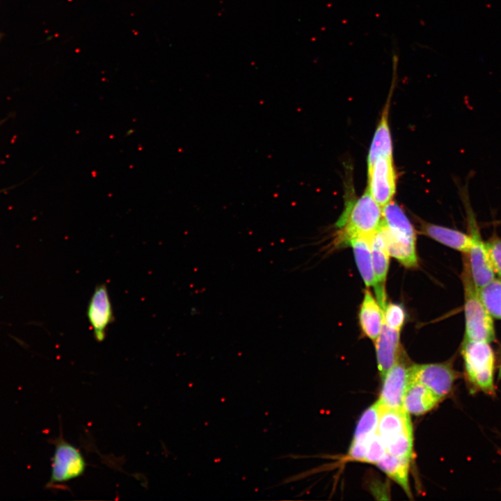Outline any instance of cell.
Listing matches in <instances>:
<instances>
[{"instance_id":"cell-1","label":"cell","mask_w":501,"mask_h":501,"mask_svg":"<svg viewBox=\"0 0 501 501\" xmlns=\"http://www.w3.org/2000/svg\"><path fill=\"white\" fill-rule=\"evenodd\" d=\"M383 223L382 207L373 199L367 189L351 202L336 223L337 231L335 246H347L357 237L372 238Z\"/></svg>"},{"instance_id":"cell-2","label":"cell","mask_w":501,"mask_h":501,"mask_svg":"<svg viewBox=\"0 0 501 501\" xmlns=\"http://www.w3.org/2000/svg\"><path fill=\"white\" fill-rule=\"evenodd\" d=\"M384 235L390 256L407 268L418 265L415 230L402 209L393 200L382 207Z\"/></svg>"},{"instance_id":"cell-3","label":"cell","mask_w":501,"mask_h":501,"mask_svg":"<svg viewBox=\"0 0 501 501\" xmlns=\"http://www.w3.org/2000/svg\"><path fill=\"white\" fill-rule=\"evenodd\" d=\"M462 282L464 289V313L466 320L465 340L491 342L495 340L492 316L482 303L463 253Z\"/></svg>"},{"instance_id":"cell-4","label":"cell","mask_w":501,"mask_h":501,"mask_svg":"<svg viewBox=\"0 0 501 501\" xmlns=\"http://www.w3.org/2000/svg\"><path fill=\"white\" fill-rule=\"evenodd\" d=\"M461 353L466 377L472 392L494 395L495 362L489 342L463 339Z\"/></svg>"},{"instance_id":"cell-5","label":"cell","mask_w":501,"mask_h":501,"mask_svg":"<svg viewBox=\"0 0 501 501\" xmlns=\"http://www.w3.org/2000/svg\"><path fill=\"white\" fill-rule=\"evenodd\" d=\"M462 200L467 213L472 244L467 255L472 280L479 289L495 278V272L491 264L484 241L480 236L475 216L470 203L467 188L461 190Z\"/></svg>"},{"instance_id":"cell-6","label":"cell","mask_w":501,"mask_h":501,"mask_svg":"<svg viewBox=\"0 0 501 501\" xmlns=\"http://www.w3.org/2000/svg\"><path fill=\"white\" fill-rule=\"evenodd\" d=\"M86 468L85 459L79 450L60 437L55 441L51 477L47 486L52 487L79 477Z\"/></svg>"},{"instance_id":"cell-7","label":"cell","mask_w":501,"mask_h":501,"mask_svg":"<svg viewBox=\"0 0 501 501\" xmlns=\"http://www.w3.org/2000/svg\"><path fill=\"white\" fill-rule=\"evenodd\" d=\"M457 377L450 363L415 365L409 367V380L422 383L440 400L451 392Z\"/></svg>"},{"instance_id":"cell-8","label":"cell","mask_w":501,"mask_h":501,"mask_svg":"<svg viewBox=\"0 0 501 501\" xmlns=\"http://www.w3.org/2000/svg\"><path fill=\"white\" fill-rule=\"evenodd\" d=\"M367 191L381 207L392 200L396 191V175L392 156L379 157L367 166Z\"/></svg>"},{"instance_id":"cell-9","label":"cell","mask_w":501,"mask_h":501,"mask_svg":"<svg viewBox=\"0 0 501 501\" xmlns=\"http://www.w3.org/2000/svg\"><path fill=\"white\" fill-rule=\"evenodd\" d=\"M377 401L381 407L403 408V399L409 381V368L397 362L385 374Z\"/></svg>"},{"instance_id":"cell-10","label":"cell","mask_w":501,"mask_h":501,"mask_svg":"<svg viewBox=\"0 0 501 501\" xmlns=\"http://www.w3.org/2000/svg\"><path fill=\"white\" fill-rule=\"evenodd\" d=\"M87 316L95 340L102 342L113 316L109 292L105 285L96 287L90 299Z\"/></svg>"},{"instance_id":"cell-11","label":"cell","mask_w":501,"mask_h":501,"mask_svg":"<svg viewBox=\"0 0 501 501\" xmlns=\"http://www.w3.org/2000/svg\"><path fill=\"white\" fill-rule=\"evenodd\" d=\"M370 244L373 269L376 280L374 292L376 300L384 308L386 304L385 283L389 268L390 255L381 227L372 237Z\"/></svg>"},{"instance_id":"cell-12","label":"cell","mask_w":501,"mask_h":501,"mask_svg":"<svg viewBox=\"0 0 501 501\" xmlns=\"http://www.w3.org/2000/svg\"><path fill=\"white\" fill-rule=\"evenodd\" d=\"M378 369L381 377L398 362L400 351V331L385 324L374 340Z\"/></svg>"},{"instance_id":"cell-13","label":"cell","mask_w":501,"mask_h":501,"mask_svg":"<svg viewBox=\"0 0 501 501\" xmlns=\"http://www.w3.org/2000/svg\"><path fill=\"white\" fill-rule=\"evenodd\" d=\"M380 408L377 433L385 444L404 434L413 433L409 413L403 408Z\"/></svg>"},{"instance_id":"cell-14","label":"cell","mask_w":501,"mask_h":501,"mask_svg":"<svg viewBox=\"0 0 501 501\" xmlns=\"http://www.w3.org/2000/svg\"><path fill=\"white\" fill-rule=\"evenodd\" d=\"M358 318L363 333L374 341L384 325V314L383 308L369 290L365 291Z\"/></svg>"},{"instance_id":"cell-15","label":"cell","mask_w":501,"mask_h":501,"mask_svg":"<svg viewBox=\"0 0 501 501\" xmlns=\"http://www.w3.org/2000/svg\"><path fill=\"white\" fill-rule=\"evenodd\" d=\"M440 401L424 385L416 381L409 380L402 406L407 413L420 415L433 409Z\"/></svg>"},{"instance_id":"cell-16","label":"cell","mask_w":501,"mask_h":501,"mask_svg":"<svg viewBox=\"0 0 501 501\" xmlns=\"http://www.w3.org/2000/svg\"><path fill=\"white\" fill-rule=\"evenodd\" d=\"M420 230L430 238L462 253H468L472 244L470 234L455 229L422 222Z\"/></svg>"},{"instance_id":"cell-17","label":"cell","mask_w":501,"mask_h":501,"mask_svg":"<svg viewBox=\"0 0 501 501\" xmlns=\"http://www.w3.org/2000/svg\"><path fill=\"white\" fill-rule=\"evenodd\" d=\"M370 239L357 237L349 241L348 245L352 247L357 267L367 287H376L372 253Z\"/></svg>"},{"instance_id":"cell-18","label":"cell","mask_w":501,"mask_h":501,"mask_svg":"<svg viewBox=\"0 0 501 501\" xmlns=\"http://www.w3.org/2000/svg\"><path fill=\"white\" fill-rule=\"evenodd\" d=\"M392 156V139L388 124V106H385L374 132L369 150L367 166L379 157Z\"/></svg>"},{"instance_id":"cell-19","label":"cell","mask_w":501,"mask_h":501,"mask_svg":"<svg viewBox=\"0 0 501 501\" xmlns=\"http://www.w3.org/2000/svg\"><path fill=\"white\" fill-rule=\"evenodd\" d=\"M411 459L409 457L395 456L387 452L376 463L390 479L397 483L408 495H411L408 484Z\"/></svg>"},{"instance_id":"cell-20","label":"cell","mask_w":501,"mask_h":501,"mask_svg":"<svg viewBox=\"0 0 501 501\" xmlns=\"http://www.w3.org/2000/svg\"><path fill=\"white\" fill-rule=\"evenodd\" d=\"M479 297L492 316L501 319V278H494L478 289Z\"/></svg>"},{"instance_id":"cell-21","label":"cell","mask_w":501,"mask_h":501,"mask_svg":"<svg viewBox=\"0 0 501 501\" xmlns=\"http://www.w3.org/2000/svg\"><path fill=\"white\" fill-rule=\"evenodd\" d=\"M380 411V406L376 401L363 412L358 422L353 440H367L377 431Z\"/></svg>"},{"instance_id":"cell-22","label":"cell","mask_w":501,"mask_h":501,"mask_svg":"<svg viewBox=\"0 0 501 501\" xmlns=\"http://www.w3.org/2000/svg\"><path fill=\"white\" fill-rule=\"evenodd\" d=\"M387 452L398 456L412 457L413 433L404 434L385 443Z\"/></svg>"},{"instance_id":"cell-23","label":"cell","mask_w":501,"mask_h":501,"mask_svg":"<svg viewBox=\"0 0 501 501\" xmlns=\"http://www.w3.org/2000/svg\"><path fill=\"white\" fill-rule=\"evenodd\" d=\"M384 324L390 328L400 331L406 319L404 308L397 303H389L383 308Z\"/></svg>"},{"instance_id":"cell-24","label":"cell","mask_w":501,"mask_h":501,"mask_svg":"<svg viewBox=\"0 0 501 501\" xmlns=\"http://www.w3.org/2000/svg\"><path fill=\"white\" fill-rule=\"evenodd\" d=\"M386 453L385 444L376 431L369 438L364 462L376 463Z\"/></svg>"},{"instance_id":"cell-25","label":"cell","mask_w":501,"mask_h":501,"mask_svg":"<svg viewBox=\"0 0 501 501\" xmlns=\"http://www.w3.org/2000/svg\"><path fill=\"white\" fill-rule=\"evenodd\" d=\"M484 244L493 271L501 278V239L493 234Z\"/></svg>"},{"instance_id":"cell-26","label":"cell","mask_w":501,"mask_h":501,"mask_svg":"<svg viewBox=\"0 0 501 501\" xmlns=\"http://www.w3.org/2000/svg\"><path fill=\"white\" fill-rule=\"evenodd\" d=\"M369 438L363 440H353L348 452L347 458L349 460L364 462Z\"/></svg>"},{"instance_id":"cell-27","label":"cell","mask_w":501,"mask_h":501,"mask_svg":"<svg viewBox=\"0 0 501 501\" xmlns=\"http://www.w3.org/2000/svg\"><path fill=\"white\" fill-rule=\"evenodd\" d=\"M498 379H501V365H500V368H499Z\"/></svg>"},{"instance_id":"cell-28","label":"cell","mask_w":501,"mask_h":501,"mask_svg":"<svg viewBox=\"0 0 501 501\" xmlns=\"http://www.w3.org/2000/svg\"><path fill=\"white\" fill-rule=\"evenodd\" d=\"M1 37H2V34H1V33H0V39L1 38Z\"/></svg>"}]
</instances>
